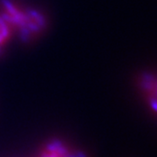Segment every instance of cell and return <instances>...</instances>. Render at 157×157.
<instances>
[{
    "mask_svg": "<svg viewBox=\"0 0 157 157\" xmlns=\"http://www.w3.org/2000/svg\"><path fill=\"white\" fill-rule=\"evenodd\" d=\"M141 90L144 92L147 103L153 112L156 111V79L150 73L144 74L140 81Z\"/></svg>",
    "mask_w": 157,
    "mask_h": 157,
    "instance_id": "3",
    "label": "cell"
},
{
    "mask_svg": "<svg viewBox=\"0 0 157 157\" xmlns=\"http://www.w3.org/2000/svg\"><path fill=\"white\" fill-rule=\"evenodd\" d=\"M40 157H88L85 152L73 148L60 140L47 142L40 153Z\"/></svg>",
    "mask_w": 157,
    "mask_h": 157,
    "instance_id": "2",
    "label": "cell"
},
{
    "mask_svg": "<svg viewBox=\"0 0 157 157\" xmlns=\"http://www.w3.org/2000/svg\"><path fill=\"white\" fill-rule=\"evenodd\" d=\"M12 33L13 31L11 26L0 15V52L3 51L4 46L9 42Z\"/></svg>",
    "mask_w": 157,
    "mask_h": 157,
    "instance_id": "4",
    "label": "cell"
},
{
    "mask_svg": "<svg viewBox=\"0 0 157 157\" xmlns=\"http://www.w3.org/2000/svg\"><path fill=\"white\" fill-rule=\"evenodd\" d=\"M0 6V15L23 40L33 39L45 28L46 18L39 11L24 10L10 0H2Z\"/></svg>",
    "mask_w": 157,
    "mask_h": 157,
    "instance_id": "1",
    "label": "cell"
}]
</instances>
